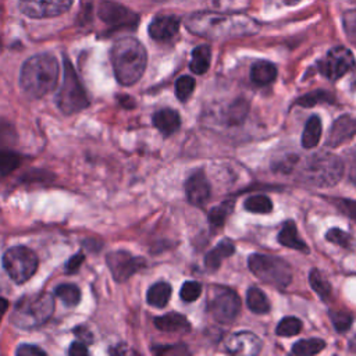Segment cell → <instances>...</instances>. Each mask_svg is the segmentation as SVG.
<instances>
[{"instance_id":"6da1fadb","label":"cell","mask_w":356,"mask_h":356,"mask_svg":"<svg viewBox=\"0 0 356 356\" xmlns=\"http://www.w3.org/2000/svg\"><path fill=\"white\" fill-rule=\"evenodd\" d=\"M185 24L192 33L210 39L250 36L260 29L253 18L236 13H195L186 18Z\"/></svg>"},{"instance_id":"7a4b0ae2","label":"cell","mask_w":356,"mask_h":356,"mask_svg":"<svg viewBox=\"0 0 356 356\" xmlns=\"http://www.w3.org/2000/svg\"><path fill=\"white\" fill-rule=\"evenodd\" d=\"M58 61L54 56L43 53L29 57L21 67L19 85L31 99H40L54 89L58 79Z\"/></svg>"},{"instance_id":"3957f363","label":"cell","mask_w":356,"mask_h":356,"mask_svg":"<svg viewBox=\"0 0 356 356\" xmlns=\"http://www.w3.org/2000/svg\"><path fill=\"white\" fill-rule=\"evenodd\" d=\"M110 58L115 79L124 86L138 82L143 75L147 63L146 50L135 38L118 39L111 47Z\"/></svg>"},{"instance_id":"277c9868","label":"cell","mask_w":356,"mask_h":356,"mask_svg":"<svg viewBox=\"0 0 356 356\" xmlns=\"http://www.w3.org/2000/svg\"><path fill=\"white\" fill-rule=\"evenodd\" d=\"M298 163V160H296ZM293 165L299 179L313 186L335 185L343 174L342 160L328 152H317Z\"/></svg>"},{"instance_id":"5b68a950","label":"cell","mask_w":356,"mask_h":356,"mask_svg":"<svg viewBox=\"0 0 356 356\" xmlns=\"http://www.w3.org/2000/svg\"><path fill=\"white\" fill-rule=\"evenodd\" d=\"M53 310L54 298L50 293H29L17 300L10 321L18 328L33 330L43 325L51 317Z\"/></svg>"},{"instance_id":"8992f818","label":"cell","mask_w":356,"mask_h":356,"mask_svg":"<svg viewBox=\"0 0 356 356\" xmlns=\"http://www.w3.org/2000/svg\"><path fill=\"white\" fill-rule=\"evenodd\" d=\"M249 270L263 282L277 288H285L292 281L291 266L278 256L253 253L248 259Z\"/></svg>"},{"instance_id":"52a82bcc","label":"cell","mask_w":356,"mask_h":356,"mask_svg":"<svg viewBox=\"0 0 356 356\" xmlns=\"http://www.w3.org/2000/svg\"><path fill=\"white\" fill-rule=\"evenodd\" d=\"M56 104L58 110L64 114H74L82 111L89 106L85 89L72 67V64L64 60L63 82L56 95Z\"/></svg>"},{"instance_id":"ba28073f","label":"cell","mask_w":356,"mask_h":356,"mask_svg":"<svg viewBox=\"0 0 356 356\" xmlns=\"http://www.w3.org/2000/svg\"><path fill=\"white\" fill-rule=\"evenodd\" d=\"M3 267L14 282L22 284L36 273L38 256L26 246H13L3 254Z\"/></svg>"},{"instance_id":"9c48e42d","label":"cell","mask_w":356,"mask_h":356,"mask_svg":"<svg viewBox=\"0 0 356 356\" xmlns=\"http://www.w3.org/2000/svg\"><path fill=\"white\" fill-rule=\"evenodd\" d=\"M209 310L216 321L229 324L239 314L241 299L238 293L229 288H216L209 299Z\"/></svg>"},{"instance_id":"30bf717a","label":"cell","mask_w":356,"mask_h":356,"mask_svg":"<svg viewBox=\"0 0 356 356\" xmlns=\"http://www.w3.org/2000/svg\"><path fill=\"white\" fill-rule=\"evenodd\" d=\"M355 64L353 53L343 46H337L318 63V71L328 79L335 81L353 70Z\"/></svg>"},{"instance_id":"8fae6325","label":"cell","mask_w":356,"mask_h":356,"mask_svg":"<svg viewBox=\"0 0 356 356\" xmlns=\"http://www.w3.org/2000/svg\"><path fill=\"white\" fill-rule=\"evenodd\" d=\"M106 263L110 268L113 278L117 282H124L135 273L146 266V260L136 257L127 250H114L106 256Z\"/></svg>"},{"instance_id":"7c38bea8","label":"cell","mask_w":356,"mask_h":356,"mask_svg":"<svg viewBox=\"0 0 356 356\" xmlns=\"http://www.w3.org/2000/svg\"><path fill=\"white\" fill-rule=\"evenodd\" d=\"M99 18L113 28H131L138 25V15L125 6L115 1H102L97 8Z\"/></svg>"},{"instance_id":"4fadbf2b","label":"cell","mask_w":356,"mask_h":356,"mask_svg":"<svg viewBox=\"0 0 356 356\" xmlns=\"http://www.w3.org/2000/svg\"><path fill=\"white\" fill-rule=\"evenodd\" d=\"M74 0H18L22 14L31 18H50L70 10Z\"/></svg>"},{"instance_id":"5bb4252c","label":"cell","mask_w":356,"mask_h":356,"mask_svg":"<svg viewBox=\"0 0 356 356\" xmlns=\"http://www.w3.org/2000/svg\"><path fill=\"white\" fill-rule=\"evenodd\" d=\"M225 349L232 355L253 356L260 352L261 341L250 331H239L227 338Z\"/></svg>"},{"instance_id":"9a60e30c","label":"cell","mask_w":356,"mask_h":356,"mask_svg":"<svg viewBox=\"0 0 356 356\" xmlns=\"http://www.w3.org/2000/svg\"><path fill=\"white\" fill-rule=\"evenodd\" d=\"M185 193L186 199L195 206H204V203L210 197V184L203 172V170H197L189 175L185 181Z\"/></svg>"},{"instance_id":"2e32d148","label":"cell","mask_w":356,"mask_h":356,"mask_svg":"<svg viewBox=\"0 0 356 356\" xmlns=\"http://www.w3.org/2000/svg\"><path fill=\"white\" fill-rule=\"evenodd\" d=\"M179 29V19L175 15H157L149 25V35L157 42L172 39Z\"/></svg>"},{"instance_id":"e0dca14e","label":"cell","mask_w":356,"mask_h":356,"mask_svg":"<svg viewBox=\"0 0 356 356\" xmlns=\"http://www.w3.org/2000/svg\"><path fill=\"white\" fill-rule=\"evenodd\" d=\"M353 135H356V118L348 114L337 118L330 129L327 145L328 146H339L341 143L349 140Z\"/></svg>"},{"instance_id":"ac0fdd59","label":"cell","mask_w":356,"mask_h":356,"mask_svg":"<svg viewBox=\"0 0 356 356\" xmlns=\"http://www.w3.org/2000/svg\"><path fill=\"white\" fill-rule=\"evenodd\" d=\"M153 125L164 136H170L181 127V117L172 108H161L153 114Z\"/></svg>"},{"instance_id":"d6986e66","label":"cell","mask_w":356,"mask_h":356,"mask_svg":"<svg viewBox=\"0 0 356 356\" xmlns=\"http://www.w3.org/2000/svg\"><path fill=\"white\" fill-rule=\"evenodd\" d=\"M154 325L163 332H186L191 330V324L188 318L175 312L156 317Z\"/></svg>"},{"instance_id":"ffe728a7","label":"cell","mask_w":356,"mask_h":356,"mask_svg":"<svg viewBox=\"0 0 356 356\" xmlns=\"http://www.w3.org/2000/svg\"><path fill=\"white\" fill-rule=\"evenodd\" d=\"M278 242L286 248L303 252V253H309V246L306 245V242L303 239H300L298 236V229L293 221H285L282 228L278 232Z\"/></svg>"},{"instance_id":"44dd1931","label":"cell","mask_w":356,"mask_h":356,"mask_svg":"<svg viewBox=\"0 0 356 356\" xmlns=\"http://www.w3.org/2000/svg\"><path fill=\"white\" fill-rule=\"evenodd\" d=\"M235 252V246L231 241L222 239L217 243L216 248H213L204 257V266L209 271H216L221 261L227 257H229Z\"/></svg>"},{"instance_id":"7402d4cb","label":"cell","mask_w":356,"mask_h":356,"mask_svg":"<svg viewBox=\"0 0 356 356\" xmlns=\"http://www.w3.org/2000/svg\"><path fill=\"white\" fill-rule=\"evenodd\" d=\"M277 78V68L273 63L260 60L256 61L250 68V79L257 86H264L274 82Z\"/></svg>"},{"instance_id":"603a6c76","label":"cell","mask_w":356,"mask_h":356,"mask_svg":"<svg viewBox=\"0 0 356 356\" xmlns=\"http://www.w3.org/2000/svg\"><path fill=\"white\" fill-rule=\"evenodd\" d=\"M171 296V285L164 281L153 284L146 293V300L154 307H164Z\"/></svg>"},{"instance_id":"cb8c5ba5","label":"cell","mask_w":356,"mask_h":356,"mask_svg":"<svg viewBox=\"0 0 356 356\" xmlns=\"http://www.w3.org/2000/svg\"><path fill=\"white\" fill-rule=\"evenodd\" d=\"M210 61H211L210 47L207 44H200L192 50V58H191L189 68L192 72L202 75L209 70Z\"/></svg>"},{"instance_id":"d4e9b609","label":"cell","mask_w":356,"mask_h":356,"mask_svg":"<svg viewBox=\"0 0 356 356\" xmlns=\"http://www.w3.org/2000/svg\"><path fill=\"white\" fill-rule=\"evenodd\" d=\"M321 139V121L318 115H312L303 129L302 134V146L306 149H312L318 145Z\"/></svg>"},{"instance_id":"484cf974","label":"cell","mask_w":356,"mask_h":356,"mask_svg":"<svg viewBox=\"0 0 356 356\" xmlns=\"http://www.w3.org/2000/svg\"><path fill=\"white\" fill-rule=\"evenodd\" d=\"M246 305L248 307L257 314H264L270 310V302L264 292L260 288L252 286L246 292Z\"/></svg>"},{"instance_id":"4316f807","label":"cell","mask_w":356,"mask_h":356,"mask_svg":"<svg viewBox=\"0 0 356 356\" xmlns=\"http://www.w3.org/2000/svg\"><path fill=\"white\" fill-rule=\"evenodd\" d=\"M249 111V102L246 99L234 100L225 111V121L229 125H239L246 118Z\"/></svg>"},{"instance_id":"83f0119b","label":"cell","mask_w":356,"mask_h":356,"mask_svg":"<svg viewBox=\"0 0 356 356\" xmlns=\"http://www.w3.org/2000/svg\"><path fill=\"white\" fill-rule=\"evenodd\" d=\"M325 348V342L320 338H310V339H300L293 343L292 353L298 356H312L321 352Z\"/></svg>"},{"instance_id":"f1b7e54d","label":"cell","mask_w":356,"mask_h":356,"mask_svg":"<svg viewBox=\"0 0 356 356\" xmlns=\"http://www.w3.org/2000/svg\"><path fill=\"white\" fill-rule=\"evenodd\" d=\"M54 292L68 307L76 306L81 300V291L75 284H61L56 286Z\"/></svg>"},{"instance_id":"f546056e","label":"cell","mask_w":356,"mask_h":356,"mask_svg":"<svg viewBox=\"0 0 356 356\" xmlns=\"http://www.w3.org/2000/svg\"><path fill=\"white\" fill-rule=\"evenodd\" d=\"M234 210V200H225L222 203H220L218 206L213 207L209 211V222L211 227H221L224 225L227 217L231 214V211Z\"/></svg>"},{"instance_id":"4dcf8cb0","label":"cell","mask_w":356,"mask_h":356,"mask_svg":"<svg viewBox=\"0 0 356 356\" xmlns=\"http://www.w3.org/2000/svg\"><path fill=\"white\" fill-rule=\"evenodd\" d=\"M21 164V156L10 149H0V178L11 174Z\"/></svg>"},{"instance_id":"1f68e13d","label":"cell","mask_w":356,"mask_h":356,"mask_svg":"<svg viewBox=\"0 0 356 356\" xmlns=\"http://www.w3.org/2000/svg\"><path fill=\"white\" fill-rule=\"evenodd\" d=\"M243 207H245V210H248L250 213L266 214L273 210V203H271L270 197H267L264 195H254V196H249L245 200Z\"/></svg>"},{"instance_id":"d6a6232c","label":"cell","mask_w":356,"mask_h":356,"mask_svg":"<svg viewBox=\"0 0 356 356\" xmlns=\"http://www.w3.org/2000/svg\"><path fill=\"white\" fill-rule=\"evenodd\" d=\"M309 282H310V286L314 289V292L321 299L325 300V299L330 298V295H331V285H330V282L323 277V274L317 268H313L309 273Z\"/></svg>"},{"instance_id":"836d02e7","label":"cell","mask_w":356,"mask_h":356,"mask_svg":"<svg viewBox=\"0 0 356 356\" xmlns=\"http://www.w3.org/2000/svg\"><path fill=\"white\" fill-rule=\"evenodd\" d=\"M302 330V321L296 317H284L275 327V334L280 337H293Z\"/></svg>"},{"instance_id":"e575fe53","label":"cell","mask_w":356,"mask_h":356,"mask_svg":"<svg viewBox=\"0 0 356 356\" xmlns=\"http://www.w3.org/2000/svg\"><path fill=\"white\" fill-rule=\"evenodd\" d=\"M195 89V79L189 75H182L175 82V95L181 102H185Z\"/></svg>"},{"instance_id":"d590c367","label":"cell","mask_w":356,"mask_h":356,"mask_svg":"<svg viewBox=\"0 0 356 356\" xmlns=\"http://www.w3.org/2000/svg\"><path fill=\"white\" fill-rule=\"evenodd\" d=\"M325 239L335 243V245H339L342 248H348L350 249L355 243L353 238L350 234L339 229V228H331L327 234H325Z\"/></svg>"},{"instance_id":"8d00e7d4","label":"cell","mask_w":356,"mask_h":356,"mask_svg":"<svg viewBox=\"0 0 356 356\" xmlns=\"http://www.w3.org/2000/svg\"><path fill=\"white\" fill-rule=\"evenodd\" d=\"M321 102H331V96L324 90H314V92H310L307 95L300 96L295 102V104H299V106H303V107H312V106H316L317 103H321Z\"/></svg>"},{"instance_id":"74e56055","label":"cell","mask_w":356,"mask_h":356,"mask_svg":"<svg viewBox=\"0 0 356 356\" xmlns=\"http://www.w3.org/2000/svg\"><path fill=\"white\" fill-rule=\"evenodd\" d=\"M202 293V285L197 281H186L182 284L181 291H179V296L184 302L191 303L195 302Z\"/></svg>"},{"instance_id":"f35d334b","label":"cell","mask_w":356,"mask_h":356,"mask_svg":"<svg viewBox=\"0 0 356 356\" xmlns=\"http://www.w3.org/2000/svg\"><path fill=\"white\" fill-rule=\"evenodd\" d=\"M330 318H331L335 330L339 331V332L349 330L350 325H352V316L348 312L331 310L330 312Z\"/></svg>"},{"instance_id":"ab89813d","label":"cell","mask_w":356,"mask_h":356,"mask_svg":"<svg viewBox=\"0 0 356 356\" xmlns=\"http://www.w3.org/2000/svg\"><path fill=\"white\" fill-rule=\"evenodd\" d=\"M335 206L353 221H356V200L349 199H335Z\"/></svg>"},{"instance_id":"60d3db41","label":"cell","mask_w":356,"mask_h":356,"mask_svg":"<svg viewBox=\"0 0 356 356\" xmlns=\"http://www.w3.org/2000/svg\"><path fill=\"white\" fill-rule=\"evenodd\" d=\"M343 28L352 39H356V8L343 14Z\"/></svg>"},{"instance_id":"b9f144b4","label":"cell","mask_w":356,"mask_h":356,"mask_svg":"<svg viewBox=\"0 0 356 356\" xmlns=\"http://www.w3.org/2000/svg\"><path fill=\"white\" fill-rule=\"evenodd\" d=\"M153 352L156 355H167V353H174V355H182V353H188L185 345L182 343H175V345H164V346H154Z\"/></svg>"},{"instance_id":"7bdbcfd3","label":"cell","mask_w":356,"mask_h":356,"mask_svg":"<svg viewBox=\"0 0 356 356\" xmlns=\"http://www.w3.org/2000/svg\"><path fill=\"white\" fill-rule=\"evenodd\" d=\"M18 356H44L46 352L43 349H40L36 345H31V343H22L17 352Z\"/></svg>"},{"instance_id":"ee69618b","label":"cell","mask_w":356,"mask_h":356,"mask_svg":"<svg viewBox=\"0 0 356 356\" xmlns=\"http://www.w3.org/2000/svg\"><path fill=\"white\" fill-rule=\"evenodd\" d=\"M83 260H85V254H83L82 252L75 253V254L71 256V257L68 259V261L65 263V271H67V273H75V271L81 267V264L83 263Z\"/></svg>"},{"instance_id":"f6af8a7d","label":"cell","mask_w":356,"mask_h":356,"mask_svg":"<svg viewBox=\"0 0 356 356\" xmlns=\"http://www.w3.org/2000/svg\"><path fill=\"white\" fill-rule=\"evenodd\" d=\"M88 353H89V350H88L85 342H72L68 349V355H71V356H86Z\"/></svg>"},{"instance_id":"bcb514c9","label":"cell","mask_w":356,"mask_h":356,"mask_svg":"<svg viewBox=\"0 0 356 356\" xmlns=\"http://www.w3.org/2000/svg\"><path fill=\"white\" fill-rule=\"evenodd\" d=\"M74 334H75L79 339H82V342H85V343H89V342L93 341L92 332H90L86 327H83V325L75 327V328H74Z\"/></svg>"},{"instance_id":"7dc6e473","label":"cell","mask_w":356,"mask_h":356,"mask_svg":"<svg viewBox=\"0 0 356 356\" xmlns=\"http://www.w3.org/2000/svg\"><path fill=\"white\" fill-rule=\"evenodd\" d=\"M117 100H118V103H120L122 107H125V108H134V107H135V100H134V97H131V96H128V95H118V96H117Z\"/></svg>"},{"instance_id":"c3c4849f","label":"cell","mask_w":356,"mask_h":356,"mask_svg":"<svg viewBox=\"0 0 356 356\" xmlns=\"http://www.w3.org/2000/svg\"><path fill=\"white\" fill-rule=\"evenodd\" d=\"M7 307H8V300L4 298H0V321H1V317L4 316Z\"/></svg>"},{"instance_id":"681fc988","label":"cell","mask_w":356,"mask_h":356,"mask_svg":"<svg viewBox=\"0 0 356 356\" xmlns=\"http://www.w3.org/2000/svg\"><path fill=\"white\" fill-rule=\"evenodd\" d=\"M284 1H285L288 6H295V4L299 3L300 0H284Z\"/></svg>"},{"instance_id":"f907efd6","label":"cell","mask_w":356,"mask_h":356,"mask_svg":"<svg viewBox=\"0 0 356 356\" xmlns=\"http://www.w3.org/2000/svg\"><path fill=\"white\" fill-rule=\"evenodd\" d=\"M153 1H163V0H153Z\"/></svg>"}]
</instances>
